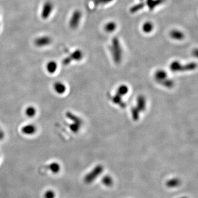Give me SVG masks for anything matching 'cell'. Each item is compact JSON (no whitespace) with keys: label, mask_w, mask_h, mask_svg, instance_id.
Listing matches in <instances>:
<instances>
[{"label":"cell","mask_w":198,"mask_h":198,"mask_svg":"<svg viewBox=\"0 0 198 198\" xmlns=\"http://www.w3.org/2000/svg\"><path fill=\"white\" fill-rule=\"evenodd\" d=\"M144 6V2H140L139 4H135L134 6H133V7H131V9H130V12L132 13H134L135 12H137L140 10L141 9H143Z\"/></svg>","instance_id":"d6986e66"},{"label":"cell","mask_w":198,"mask_h":198,"mask_svg":"<svg viewBox=\"0 0 198 198\" xmlns=\"http://www.w3.org/2000/svg\"><path fill=\"white\" fill-rule=\"evenodd\" d=\"M181 181L177 178H174L168 180L166 182V185L169 188H175L181 185Z\"/></svg>","instance_id":"2e32d148"},{"label":"cell","mask_w":198,"mask_h":198,"mask_svg":"<svg viewBox=\"0 0 198 198\" xmlns=\"http://www.w3.org/2000/svg\"><path fill=\"white\" fill-rule=\"evenodd\" d=\"M154 29V25L150 22H146L143 24L142 26V30L146 34L150 33Z\"/></svg>","instance_id":"9a60e30c"},{"label":"cell","mask_w":198,"mask_h":198,"mask_svg":"<svg viewBox=\"0 0 198 198\" xmlns=\"http://www.w3.org/2000/svg\"><path fill=\"white\" fill-rule=\"evenodd\" d=\"M37 132V127L33 124H25L22 128V133L27 135H33Z\"/></svg>","instance_id":"9c48e42d"},{"label":"cell","mask_w":198,"mask_h":198,"mask_svg":"<svg viewBox=\"0 0 198 198\" xmlns=\"http://www.w3.org/2000/svg\"><path fill=\"white\" fill-rule=\"evenodd\" d=\"M52 43V39L49 36H42L37 37L35 41L34 44L39 47H45L49 46Z\"/></svg>","instance_id":"52a82bcc"},{"label":"cell","mask_w":198,"mask_h":198,"mask_svg":"<svg viewBox=\"0 0 198 198\" xmlns=\"http://www.w3.org/2000/svg\"><path fill=\"white\" fill-rule=\"evenodd\" d=\"M54 89L57 94L62 95L66 91V86L61 81H56L54 84Z\"/></svg>","instance_id":"30bf717a"},{"label":"cell","mask_w":198,"mask_h":198,"mask_svg":"<svg viewBox=\"0 0 198 198\" xmlns=\"http://www.w3.org/2000/svg\"><path fill=\"white\" fill-rule=\"evenodd\" d=\"M141 1H142V0H141Z\"/></svg>","instance_id":"cb8c5ba5"},{"label":"cell","mask_w":198,"mask_h":198,"mask_svg":"<svg viewBox=\"0 0 198 198\" xmlns=\"http://www.w3.org/2000/svg\"><path fill=\"white\" fill-rule=\"evenodd\" d=\"M82 14L80 10H76L73 12L69 21V25L71 29H77L81 22Z\"/></svg>","instance_id":"5b68a950"},{"label":"cell","mask_w":198,"mask_h":198,"mask_svg":"<svg viewBox=\"0 0 198 198\" xmlns=\"http://www.w3.org/2000/svg\"><path fill=\"white\" fill-rule=\"evenodd\" d=\"M49 169L53 173H58L60 171V165L57 162H52L49 165Z\"/></svg>","instance_id":"ac0fdd59"},{"label":"cell","mask_w":198,"mask_h":198,"mask_svg":"<svg viewBox=\"0 0 198 198\" xmlns=\"http://www.w3.org/2000/svg\"><path fill=\"white\" fill-rule=\"evenodd\" d=\"M56 194L52 190H48L44 194V198H55Z\"/></svg>","instance_id":"7402d4cb"},{"label":"cell","mask_w":198,"mask_h":198,"mask_svg":"<svg viewBox=\"0 0 198 198\" xmlns=\"http://www.w3.org/2000/svg\"><path fill=\"white\" fill-rule=\"evenodd\" d=\"M167 75L166 74L164 71H158L155 74V79L158 82L161 83L162 81H163L162 83V85H164V86L166 87H171L173 85V83L172 81H171L170 79H168V78L167 79Z\"/></svg>","instance_id":"277c9868"},{"label":"cell","mask_w":198,"mask_h":198,"mask_svg":"<svg viewBox=\"0 0 198 198\" xmlns=\"http://www.w3.org/2000/svg\"><path fill=\"white\" fill-rule=\"evenodd\" d=\"M170 37L175 40H182L184 39L185 35L180 30L173 29L170 33Z\"/></svg>","instance_id":"8fae6325"},{"label":"cell","mask_w":198,"mask_h":198,"mask_svg":"<svg viewBox=\"0 0 198 198\" xmlns=\"http://www.w3.org/2000/svg\"><path fill=\"white\" fill-rule=\"evenodd\" d=\"M104 170V167L102 165L99 164L96 166L91 171L87 173L84 177V181L87 183H91L94 180L101 175Z\"/></svg>","instance_id":"3957f363"},{"label":"cell","mask_w":198,"mask_h":198,"mask_svg":"<svg viewBox=\"0 0 198 198\" xmlns=\"http://www.w3.org/2000/svg\"><path fill=\"white\" fill-rule=\"evenodd\" d=\"M93 1L95 6H99L109 4L113 1V0H93Z\"/></svg>","instance_id":"44dd1931"},{"label":"cell","mask_w":198,"mask_h":198,"mask_svg":"<svg viewBox=\"0 0 198 198\" xmlns=\"http://www.w3.org/2000/svg\"><path fill=\"white\" fill-rule=\"evenodd\" d=\"M83 56V54L81 51L80 50H77L74 51L73 52H72L69 56L66 58V59L64 60V62L66 64H68L70 63L71 61L72 60L79 61L82 59Z\"/></svg>","instance_id":"ba28073f"},{"label":"cell","mask_w":198,"mask_h":198,"mask_svg":"<svg viewBox=\"0 0 198 198\" xmlns=\"http://www.w3.org/2000/svg\"><path fill=\"white\" fill-rule=\"evenodd\" d=\"M58 65L54 61H50L47 62L46 66L47 72L50 74H54L57 71Z\"/></svg>","instance_id":"7c38bea8"},{"label":"cell","mask_w":198,"mask_h":198,"mask_svg":"<svg viewBox=\"0 0 198 198\" xmlns=\"http://www.w3.org/2000/svg\"><path fill=\"white\" fill-rule=\"evenodd\" d=\"M165 0H146V4L149 8V10H153L155 8L163 4Z\"/></svg>","instance_id":"4fadbf2b"},{"label":"cell","mask_w":198,"mask_h":198,"mask_svg":"<svg viewBox=\"0 0 198 198\" xmlns=\"http://www.w3.org/2000/svg\"><path fill=\"white\" fill-rule=\"evenodd\" d=\"M54 10V4L51 1H46L44 3L41 12V17L44 19H47Z\"/></svg>","instance_id":"8992f818"},{"label":"cell","mask_w":198,"mask_h":198,"mask_svg":"<svg viewBox=\"0 0 198 198\" xmlns=\"http://www.w3.org/2000/svg\"><path fill=\"white\" fill-rule=\"evenodd\" d=\"M197 67V64L190 63L182 65L178 61H174L170 65V68L173 72H185L194 70Z\"/></svg>","instance_id":"7a4b0ae2"},{"label":"cell","mask_w":198,"mask_h":198,"mask_svg":"<svg viewBox=\"0 0 198 198\" xmlns=\"http://www.w3.org/2000/svg\"><path fill=\"white\" fill-rule=\"evenodd\" d=\"M116 28H117V24L114 22H109L108 23L105 25V31L108 33L114 32Z\"/></svg>","instance_id":"5bb4252c"},{"label":"cell","mask_w":198,"mask_h":198,"mask_svg":"<svg viewBox=\"0 0 198 198\" xmlns=\"http://www.w3.org/2000/svg\"><path fill=\"white\" fill-rule=\"evenodd\" d=\"M37 110L33 106H29L25 110V114L28 117H33L36 115Z\"/></svg>","instance_id":"e0dca14e"},{"label":"cell","mask_w":198,"mask_h":198,"mask_svg":"<svg viewBox=\"0 0 198 198\" xmlns=\"http://www.w3.org/2000/svg\"><path fill=\"white\" fill-rule=\"evenodd\" d=\"M110 50L114 62L116 64H119L122 60V50L120 41L117 37H114L113 38Z\"/></svg>","instance_id":"6da1fadb"},{"label":"cell","mask_w":198,"mask_h":198,"mask_svg":"<svg viewBox=\"0 0 198 198\" xmlns=\"http://www.w3.org/2000/svg\"><path fill=\"white\" fill-rule=\"evenodd\" d=\"M102 182L104 185L108 187H110L113 184V180L110 176H105L103 178Z\"/></svg>","instance_id":"ffe728a7"},{"label":"cell","mask_w":198,"mask_h":198,"mask_svg":"<svg viewBox=\"0 0 198 198\" xmlns=\"http://www.w3.org/2000/svg\"><path fill=\"white\" fill-rule=\"evenodd\" d=\"M186 198V197H182V198Z\"/></svg>","instance_id":"603a6c76"}]
</instances>
